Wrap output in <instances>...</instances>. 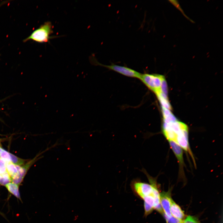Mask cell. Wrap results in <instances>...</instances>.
I'll list each match as a JSON object with an SVG mask.
<instances>
[{
    "mask_svg": "<svg viewBox=\"0 0 223 223\" xmlns=\"http://www.w3.org/2000/svg\"><path fill=\"white\" fill-rule=\"evenodd\" d=\"M10 156L11 162L14 164L20 166L24 164V160L23 159L19 158L10 153Z\"/></svg>",
    "mask_w": 223,
    "mask_h": 223,
    "instance_id": "cell-13",
    "label": "cell"
},
{
    "mask_svg": "<svg viewBox=\"0 0 223 223\" xmlns=\"http://www.w3.org/2000/svg\"><path fill=\"white\" fill-rule=\"evenodd\" d=\"M144 206L145 211L144 215L146 216L151 213L154 209L152 207L145 202H144Z\"/></svg>",
    "mask_w": 223,
    "mask_h": 223,
    "instance_id": "cell-18",
    "label": "cell"
},
{
    "mask_svg": "<svg viewBox=\"0 0 223 223\" xmlns=\"http://www.w3.org/2000/svg\"><path fill=\"white\" fill-rule=\"evenodd\" d=\"M91 57V60L95 64L103 66L123 75L139 79L142 74L133 69L125 66L114 64L111 65H105L102 64L97 61L94 56H92Z\"/></svg>",
    "mask_w": 223,
    "mask_h": 223,
    "instance_id": "cell-5",
    "label": "cell"
},
{
    "mask_svg": "<svg viewBox=\"0 0 223 223\" xmlns=\"http://www.w3.org/2000/svg\"><path fill=\"white\" fill-rule=\"evenodd\" d=\"M3 149L0 147V153L2 150Z\"/></svg>",
    "mask_w": 223,
    "mask_h": 223,
    "instance_id": "cell-19",
    "label": "cell"
},
{
    "mask_svg": "<svg viewBox=\"0 0 223 223\" xmlns=\"http://www.w3.org/2000/svg\"><path fill=\"white\" fill-rule=\"evenodd\" d=\"M183 223H200L195 217L189 215L183 221Z\"/></svg>",
    "mask_w": 223,
    "mask_h": 223,
    "instance_id": "cell-16",
    "label": "cell"
},
{
    "mask_svg": "<svg viewBox=\"0 0 223 223\" xmlns=\"http://www.w3.org/2000/svg\"><path fill=\"white\" fill-rule=\"evenodd\" d=\"M170 211L172 216L181 221H183L185 217V214L183 210L172 199L171 201Z\"/></svg>",
    "mask_w": 223,
    "mask_h": 223,
    "instance_id": "cell-9",
    "label": "cell"
},
{
    "mask_svg": "<svg viewBox=\"0 0 223 223\" xmlns=\"http://www.w3.org/2000/svg\"><path fill=\"white\" fill-rule=\"evenodd\" d=\"M11 181V178L7 172L3 174H0V184L6 186Z\"/></svg>",
    "mask_w": 223,
    "mask_h": 223,
    "instance_id": "cell-12",
    "label": "cell"
},
{
    "mask_svg": "<svg viewBox=\"0 0 223 223\" xmlns=\"http://www.w3.org/2000/svg\"><path fill=\"white\" fill-rule=\"evenodd\" d=\"M9 191L16 197L20 199V195L18 185L13 182H10L6 186Z\"/></svg>",
    "mask_w": 223,
    "mask_h": 223,
    "instance_id": "cell-11",
    "label": "cell"
},
{
    "mask_svg": "<svg viewBox=\"0 0 223 223\" xmlns=\"http://www.w3.org/2000/svg\"><path fill=\"white\" fill-rule=\"evenodd\" d=\"M171 190L167 192L163 191L160 193V203L164 213L168 217L172 215L170 211V207L172 199Z\"/></svg>",
    "mask_w": 223,
    "mask_h": 223,
    "instance_id": "cell-7",
    "label": "cell"
},
{
    "mask_svg": "<svg viewBox=\"0 0 223 223\" xmlns=\"http://www.w3.org/2000/svg\"><path fill=\"white\" fill-rule=\"evenodd\" d=\"M167 222V223H183V221H181L171 216L168 217L164 213L162 214Z\"/></svg>",
    "mask_w": 223,
    "mask_h": 223,
    "instance_id": "cell-14",
    "label": "cell"
},
{
    "mask_svg": "<svg viewBox=\"0 0 223 223\" xmlns=\"http://www.w3.org/2000/svg\"><path fill=\"white\" fill-rule=\"evenodd\" d=\"M6 166L7 172L11 178V180L18 176V173L16 165L10 161L6 162Z\"/></svg>",
    "mask_w": 223,
    "mask_h": 223,
    "instance_id": "cell-10",
    "label": "cell"
},
{
    "mask_svg": "<svg viewBox=\"0 0 223 223\" xmlns=\"http://www.w3.org/2000/svg\"><path fill=\"white\" fill-rule=\"evenodd\" d=\"M53 28L51 22H46L34 30L23 42H25L32 40L39 43L48 42L50 39L54 37L50 36L53 33Z\"/></svg>",
    "mask_w": 223,
    "mask_h": 223,
    "instance_id": "cell-4",
    "label": "cell"
},
{
    "mask_svg": "<svg viewBox=\"0 0 223 223\" xmlns=\"http://www.w3.org/2000/svg\"></svg>",
    "mask_w": 223,
    "mask_h": 223,
    "instance_id": "cell-20",
    "label": "cell"
},
{
    "mask_svg": "<svg viewBox=\"0 0 223 223\" xmlns=\"http://www.w3.org/2000/svg\"><path fill=\"white\" fill-rule=\"evenodd\" d=\"M162 131L168 141L175 142L182 149L188 152L193 157L189 143L188 128L185 124L177 119L170 121H163Z\"/></svg>",
    "mask_w": 223,
    "mask_h": 223,
    "instance_id": "cell-1",
    "label": "cell"
},
{
    "mask_svg": "<svg viewBox=\"0 0 223 223\" xmlns=\"http://www.w3.org/2000/svg\"><path fill=\"white\" fill-rule=\"evenodd\" d=\"M172 150L178 160L179 166V174L181 177H184L183 167L184 165L182 148L175 142L168 141Z\"/></svg>",
    "mask_w": 223,
    "mask_h": 223,
    "instance_id": "cell-6",
    "label": "cell"
},
{
    "mask_svg": "<svg viewBox=\"0 0 223 223\" xmlns=\"http://www.w3.org/2000/svg\"><path fill=\"white\" fill-rule=\"evenodd\" d=\"M144 171L147 177L149 183L143 182L139 179H134L131 182L132 188L142 199L149 196H152L154 197L155 191L158 189L156 180L149 176L145 171Z\"/></svg>",
    "mask_w": 223,
    "mask_h": 223,
    "instance_id": "cell-3",
    "label": "cell"
},
{
    "mask_svg": "<svg viewBox=\"0 0 223 223\" xmlns=\"http://www.w3.org/2000/svg\"><path fill=\"white\" fill-rule=\"evenodd\" d=\"M139 79L157 96L160 95L168 96L167 85L164 76L145 73L141 74Z\"/></svg>",
    "mask_w": 223,
    "mask_h": 223,
    "instance_id": "cell-2",
    "label": "cell"
},
{
    "mask_svg": "<svg viewBox=\"0 0 223 223\" xmlns=\"http://www.w3.org/2000/svg\"><path fill=\"white\" fill-rule=\"evenodd\" d=\"M0 158L6 162H10V153L3 149L0 153Z\"/></svg>",
    "mask_w": 223,
    "mask_h": 223,
    "instance_id": "cell-15",
    "label": "cell"
},
{
    "mask_svg": "<svg viewBox=\"0 0 223 223\" xmlns=\"http://www.w3.org/2000/svg\"><path fill=\"white\" fill-rule=\"evenodd\" d=\"M7 172L5 161L0 158V174H3Z\"/></svg>",
    "mask_w": 223,
    "mask_h": 223,
    "instance_id": "cell-17",
    "label": "cell"
},
{
    "mask_svg": "<svg viewBox=\"0 0 223 223\" xmlns=\"http://www.w3.org/2000/svg\"><path fill=\"white\" fill-rule=\"evenodd\" d=\"M41 154V153H40L39 155L36 156L35 158L22 167L16 165L18 171V174L16 177L11 179V181L13 183L18 185H19L21 183L28 169L30 166H31L39 158H37V157L40 155Z\"/></svg>",
    "mask_w": 223,
    "mask_h": 223,
    "instance_id": "cell-8",
    "label": "cell"
}]
</instances>
